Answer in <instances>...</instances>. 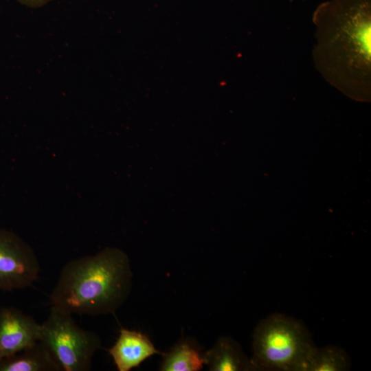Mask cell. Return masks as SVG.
I'll return each instance as SVG.
<instances>
[{
    "instance_id": "cell-12",
    "label": "cell",
    "mask_w": 371,
    "mask_h": 371,
    "mask_svg": "<svg viewBox=\"0 0 371 371\" xmlns=\"http://www.w3.org/2000/svg\"><path fill=\"white\" fill-rule=\"evenodd\" d=\"M19 3L32 8L42 7L52 0H16Z\"/></svg>"
},
{
    "instance_id": "cell-3",
    "label": "cell",
    "mask_w": 371,
    "mask_h": 371,
    "mask_svg": "<svg viewBox=\"0 0 371 371\" xmlns=\"http://www.w3.org/2000/svg\"><path fill=\"white\" fill-rule=\"evenodd\" d=\"M314 346L303 324L273 314L260 321L254 329L250 359L256 370L304 371Z\"/></svg>"
},
{
    "instance_id": "cell-5",
    "label": "cell",
    "mask_w": 371,
    "mask_h": 371,
    "mask_svg": "<svg viewBox=\"0 0 371 371\" xmlns=\"http://www.w3.org/2000/svg\"><path fill=\"white\" fill-rule=\"evenodd\" d=\"M41 271L32 247L14 233L0 229V290L32 286Z\"/></svg>"
},
{
    "instance_id": "cell-8",
    "label": "cell",
    "mask_w": 371,
    "mask_h": 371,
    "mask_svg": "<svg viewBox=\"0 0 371 371\" xmlns=\"http://www.w3.org/2000/svg\"><path fill=\"white\" fill-rule=\"evenodd\" d=\"M204 365L211 371L256 370L238 343L230 337H220L212 348L203 352Z\"/></svg>"
},
{
    "instance_id": "cell-2",
    "label": "cell",
    "mask_w": 371,
    "mask_h": 371,
    "mask_svg": "<svg viewBox=\"0 0 371 371\" xmlns=\"http://www.w3.org/2000/svg\"><path fill=\"white\" fill-rule=\"evenodd\" d=\"M132 279L127 254L107 247L67 262L52 291L51 303L71 314L114 313L128 297Z\"/></svg>"
},
{
    "instance_id": "cell-10",
    "label": "cell",
    "mask_w": 371,
    "mask_h": 371,
    "mask_svg": "<svg viewBox=\"0 0 371 371\" xmlns=\"http://www.w3.org/2000/svg\"><path fill=\"white\" fill-rule=\"evenodd\" d=\"M203 366V353L199 347L190 339H182L164 354L159 370L199 371Z\"/></svg>"
},
{
    "instance_id": "cell-1",
    "label": "cell",
    "mask_w": 371,
    "mask_h": 371,
    "mask_svg": "<svg viewBox=\"0 0 371 371\" xmlns=\"http://www.w3.org/2000/svg\"><path fill=\"white\" fill-rule=\"evenodd\" d=\"M315 69L332 87L358 100L371 93V0H328L312 15Z\"/></svg>"
},
{
    "instance_id": "cell-13",
    "label": "cell",
    "mask_w": 371,
    "mask_h": 371,
    "mask_svg": "<svg viewBox=\"0 0 371 371\" xmlns=\"http://www.w3.org/2000/svg\"><path fill=\"white\" fill-rule=\"evenodd\" d=\"M289 1H290V2H292V1H293L294 0H289Z\"/></svg>"
},
{
    "instance_id": "cell-9",
    "label": "cell",
    "mask_w": 371,
    "mask_h": 371,
    "mask_svg": "<svg viewBox=\"0 0 371 371\" xmlns=\"http://www.w3.org/2000/svg\"><path fill=\"white\" fill-rule=\"evenodd\" d=\"M60 363L41 341L0 360V371H61Z\"/></svg>"
},
{
    "instance_id": "cell-11",
    "label": "cell",
    "mask_w": 371,
    "mask_h": 371,
    "mask_svg": "<svg viewBox=\"0 0 371 371\" xmlns=\"http://www.w3.org/2000/svg\"><path fill=\"white\" fill-rule=\"evenodd\" d=\"M349 368V358L342 349L333 346H314L308 355L304 371H344Z\"/></svg>"
},
{
    "instance_id": "cell-7",
    "label": "cell",
    "mask_w": 371,
    "mask_h": 371,
    "mask_svg": "<svg viewBox=\"0 0 371 371\" xmlns=\"http://www.w3.org/2000/svg\"><path fill=\"white\" fill-rule=\"evenodd\" d=\"M108 352L119 371H130L157 354H161L149 337L142 332L122 328Z\"/></svg>"
},
{
    "instance_id": "cell-4",
    "label": "cell",
    "mask_w": 371,
    "mask_h": 371,
    "mask_svg": "<svg viewBox=\"0 0 371 371\" xmlns=\"http://www.w3.org/2000/svg\"><path fill=\"white\" fill-rule=\"evenodd\" d=\"M39 341L50 350L63 371L91 370L93 355L102 346L97 333L80 328L72 314L54 306L41 324Z\"/></svg>"
},
{
    "instance_id": "cell-6",
    "label": "cell",
    "mask_w": 371,
    "mask_h": 371,
    "mask_svg": "<svg viewBox=\"0 0 371 371\" xmlns=\"http://www.w3.org/2000/svg\"><path fill=\"white\" fill-rule=\"evenodd\" d=\"M41 324L14 307L0 310V360L40 339Z\"/></svg>"
}]
</instances>
